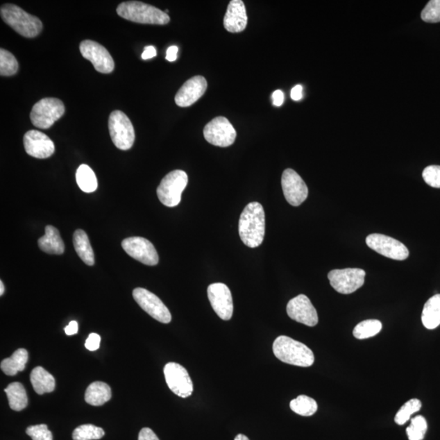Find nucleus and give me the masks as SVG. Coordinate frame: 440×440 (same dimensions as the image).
Wrapping results in <instances>:
<instances>
[{"mask_svg": "<svg viewBox=\"0 0 440 440\" xmlns=\"http://www.w3.org/2000/svg\"><path fill=\"white\" fill-rule=\"evenodd\" d=\"M421 19L428 23L440 22V0H432L421 14Z\"/></svg>", "mask_w": 440, "mask_h": 440, "instance_id": "35", "label": "nucleus"}, {"mask_svg": "<svg viewBox=\"0 0 440 440\" xmlns=\"http://www.w3.org/2000/svg\"><path fill=\"white\" fill-rule=\"evenodd\" d=\"M24 146L26 152L30 156L36 158L44 159L53 155L55 152V144L48 135L31 130L24 135Z\"/></svg>", "mask_w": 440, "mask_h": 440, "instance_id": "18", "label": "nucleus"}, {"mask_svg": "<svg viewBox=\"0 0 440 440\" xmlns=\"http://www.w3.org/2000/svg\"><path fill=\"white\" fill-rule=\"evenodd\" d=\"M18 62L15 57L6 49L0 50V76H12L18 71Z\"/></svg>", "mask_w": 440, "mask_h": 440, "instance_id": "32", "label": "nucleus"}, {"mask_svg": "<svg viewBox=\"0 0 440 440\" xmlns=\"http://www.w3.org/2000/svg\"><path fill=\"white\" fill-rule=\"evenodd\" d=\"M289 407L294 413L303 416L315 414L318 409L316 400L307 396H298L290 402Z\"/></svg>", "mask_w": 440, "mask_h": 440, "instance_id": "29", "label": "nucleus"}, {"mask_svg": "<svg viewBox=\"0 0 440 440\" xmlns=\"http://www.w3.org/2000/svg\"><path fill=\"white\" fill-rule=\"evenodd\" d=\"M382 325L378 320H366L359 323L355 327L353 335L355 339H365L371 338L380 333Z\"/></svg>", "mask_w": 440, "mask_h": 440, "instance_id": "30", "label": "nucleus"}, {"mask_svg": "<svg viewBox=\"0 0 440 440\" xmlns=\"http://www.w3.org/2000/svg\"><path fill=\"white\" fill-rule=\"evenodd\" d=\"M29 359V354L26 349L20 348L11 357L4 359L0 364L2 371L8 376H15L18 372L24 371Z\"/></svg>", "mask_w": 440, "mask_h": 440, "instance_id": "25", "label": "nucleus"}, {"mask_svg": "<svg viewBox=\"0 0 440 440\" xmlns=\"http://www.w3.org/2000/svg\"><path fill=\"white\" fill-rule=\"evenodd\" d=\"M421 408V402L418 399H412L403 405L396 415L395 421L398 425H405L411 416Z\"/></svg>", "mask_w": 440, "mask_h": 440, "instance_id": "34", "label": "nucleus"}, {"mask_svg": "<svg viewBox=\"0 0 440 440\" xmlns=\"http://www.w3.org/2000/svg\"><path fill=\"white\" fill-rule=\"evenodd\" d=\"M428 430V423L423 416L411 419V424L406 430L409 440H423Z\"/></svg>", "mask_w": 440, "mask_h": 440, "instance_id": "33", "label": "nucleus"}, {"mask_svg": "<svg viewBox=\"0 0 440 440\" xmlns=\"http://www.w3.org/2000/svg\"><path fill=\"white\" fill-rule=\"evenodd\" d=\"M6 391L9 406L14 411H22L28 405V396L25 387L20 382L9 384Z\"/></svg>", "mask_w": 440, "mask_h": 440, "instance_id": "27", "label": "nucleus"}, {"mask_svg": "<svg viewBox=\"0 0 440 440\" xmlns=\"http://www.w3.org/2000/svg\"><path fill=\"white\" fill-rule=\"evenodd\" d=\"M26 434L32 440H53V434L49 430L48 425L40 424L31 425L26 429Z\"/></svg>", "mask_w": 440, "mask_h": 440, "instance_id": "36", "label": "nucleus"}, {"mask_svg": "<svg viewBox=\"0 0 440 440\" xmlns=\"http://www.w3.org/2000/svg\"><path fill=\"white\" fill-rule=\"evenodd\" d=\"M105 432L94 425L85 424L79 425L73 432L74 440H97L104 437Z\"/></svg>", "mask_w": 440, "mask_h": 440, "instance_id": "31", "label": "nucleus"}, {"mask_svg": "<svg viewBox=\"0 0 440 440\" xmlns=\"http://www.w3.org/2000/svg\"><path fill=\"white\" fill-rule=\"evenodd\" d=\"M112 397L111 388L108 384L95 382L87 388L85 400L92 406L105 405Z\"/></svg>", "mask_w": 440, "mask_h": 440, "instance_id": "24", "label": "nucleus"}, {"mask_svg": "<svg viewBox=\"0 0 440 440\" xmlns=\"http://www.w3.org/2000/svg\"><path fill=\"white\" fill-rule=\"evenodd\" d=\"M189 177L181 170L173 171L163 178L158 187V199L167 208H175L181 201V195L188 185Z\"/></svg>", "mask_w": 440, "mask_h": 440, "instance_id": "5", "label": "nucleus"}, {"mask_svg": "<svg viewBox=\"0 0 440 440\" xmlns=\"http://www.w3.org/2000/svg\"><path fill=\"white\" fill-rule=\"evenodd\" d=\"M65 114L63 102L58 98H44L33 106L31 119L40 129H49Z\"/></svg>", "mask_w": 440, "mask_h": 440, "instance_id": "6", "label": "nucleus"}, {"mask_svg": "<svg viewBox=\"0 0 440 440\" xmlns=\"http://www.w3.org/2000/svg\"><path fill=\"white\" fill-rule=\"evenodd\" d=\"M117 13L126 20L140 23V24L167 25L170 22V17L151 4L139 1H128L119 4Z\"/></svg>", "mask_w": 440, "mask_h": 440, "instance_id": "4", "label": "nucleus"}, {"mask_svg": "<svg viewBox=\"0 0 440 440\" xmlns=\"http://www.w3.org/2000/svg\"><path fill=\"white\" fill-rule=\"evenodd\" d=\"M366 244L378 254L391 260H405L409 255L408 248L403 243L383 234H371L366 237Z\"/></svg>", "mask_w": 440, "mask_h": 440, "instance_id": "10", "label": "nucleus"}, {"mask_svg": "<svg viewBox=\"0 0 440 440\" xmlns=\"http://www.w3.org/2000/svg\"><path fill=\"white\" fill-rule=\"evenodd\" d=\"M178 46H171L167 51L166 59L168 62H173L177 59Z\"/></svg>", "mask_w": 440, "mask_h": 440, "instance_id": "43", "label": "nucleus"}, {"mask_svg": "<svg viewBox=\"0 0 440 440\" xmlns=\"http://www.w3.org/2000/svg\"><path fill=\"white\" fill-rule=\"evenodd\" d=\"M156 56H157L156 49L154 48V46H149L144 49L142 58L143 60H149V59L155 58Z\"/></svg>", "mask_w": 440, "mask_h": 440, "instance_id": "41", "label": "nucleus"}, {"mask_svg": "<svg viewBox=\"0 0 440 440\" xmlns=\"http://www.w3.org/2000/svg\"><path fill=\"white\" fill-rule=\"evenodd\" d=\"M285 100V95L282 91L277 90L273 92V105L277 107L282 106Z\"/></svg>", "mask_w": 440, "mask_h": 440, "instance_id": "40", "label": "nucleus"}, {"mask_svg": "<svg viewBox=\"0 0 440 440\" xmlns=\"http://www.w3.org/2000/svg\"><path fill=\"white\" fill-rule=\"evenodd\" d=\"M287 311L292 320L307 326H315L319 321L316 308L304 294L292 298L287 304Z\"/></svg>", "mask_w": 440, "mask_h": 440, "instance_id": "17", "label": "nucleus"}, {"mask_svg": "<svg viewBox=\"0 0 440 440\" xmlns=\"http://www.w3.org/2000/svg\"><path fill=\"white\" fill-rule=\"evenodd\" d=\"M121 246L126 254L148 266H155L158 264L159 257L155 247L145 238L134 237L126 238L121 242Z\"/></svg>", "mask_w": 440, "mask_h": 440, "instance_id": "14", "label": "nucleus"}, {"mask_svg": "<svg viewBox=\"0 0 440 440\" xmlns=\"http://www.w3.org/2000/svg\"><path fill=\"white\" fill-rule=\"evenodd\" d=\"M234 440H250L249 438H248L247 437H246V435L242 434H237L235 439Z\"/></svg>", "mask_w": 440, "mask_h": 440, "instance_id": "45", "label": "nucleus"}, {"mask_svg": "<svg viewBox=\"0 0 440 440\" xmlns=\"http://www.w3.org/2000/svg\"><path fill=\"white\" fill-rule=\"evenodd\" d=\"M138 440H159V439L151 429L143 428L139 432Z\"/></svg>", "mask_w": 440, "mask_h": 440, "instance_id": "39", "label": "nucleus"}, {"mask_svg": "<svg viewBox=\"0 0 440 440\" xmlns=\"http://www.w3.org/2000/svg\"><path fill=\"white\" fill-rule=\"evenodd\" d=\"M164 375L171 391L181 398H188L194 392V384L188 371L182 365L170 362L164 367Z\"/></svg>", "mask_w": 440, "mask_h": 440, "instance_id": "11", "label": "nucleus"}, {"mask_svg": "<svg viewBox=\"0 0 440 440\" xmlns=\"http://www.w3.org/2000/svg\"><path fill=\"white\" fill-rule=\"evenodd\" d=\"M290 96L294 101H301L303 98V87L301 85L294 87L290 92Z\"/></svg>", "mask_w": 440, "mask_h": 440, "instance_id": "42", "label": "nucleus"}, {"mask_svg": "<svg viewBox=\"0 0 440 440\" xmlns=\"http://www.w3.org/2000/svg\"><path fill=\"white\" fill-rule=\"evenodd\" d=\"M204 137L210 144L219 147L230 146L237 137V132L233 126L224 117H217L205 125Z\"/></svg>", "mask_w": 440, "mask_h": 440, "instance_id": "9", "label": "nucleus"}, {"mask_svg": "<svg viewBox=\"0 0 440 440\" xmlns=\"http://www.w3.org/2000/svg\"><path fill=\"white\" fill-rule=\"evenodd\" d=\"M77 184L84 193L91 194L97 189L98 182L94 171L90 167L83 164L76 172Z\"/></svg>", "mask_w": 440, "mask_h": 440, "instance_id": "28", "label": "nucleus"}, {"mask_svg": "<svg viewBox=\"0 0 440 440\" xmlns=\"http://www.w3.org/2000/svg\"><path fill=\"white\" fill-rule=\"evenodd\" d=\"M78 323L76 321H73L65 328V334L67 335H74L78 333Z\"/></svg>", "mask_w": 440, "mask_h": 440, "instance_id": "44", "label": "nucleus"}, {"mask_svg": "<svg viewBox=\"0 0 440 440\" xmlns=\"http://www.w3.org/2000/svg\"><path fill=\"white\" fill-rule=\"evenodd\" d=\"M109 130L112 142L121 151H128L133 146L135 135L134 126L124 112H112L109 119Z\"/></svg>", "mask_w": 440, "mask_h": 440, "instance_id": "7", "label": "nucleus"}, {"mask_svg": "<svg viewBox=\"0 0 440 440\" xmlns=\"http://www.w3.org/2000/svg\"><path fill=\"white\" fill-rule=\"evenodd\" d=\"M423 180L432 188L440 189V166L433 165L425 168Z\"/></svg>", "mask_w": 440, "mask_h": 440, "instance_id": "37", "label": "nucleus"}, {"mask_svg": "<svg viewBox=\"0 0 440 440\" xmlns=\"http://www.w3.org/2000/svg\"><path fill=\"white\" fill-rule=\"evenodd\" d=\"M135 301L145 312L163 324L171 321V314L168 308L155 294L144 288H137L133 293Z\"/></svg>", "mask_w": 440, "mask_h": 440, "instance_id": "12", "label": "nucleus"}, {"mask_svg": "<svg viewBox=\"0 0 440 440\" xmlns=\"http://www.w3.org/2000/svg\"><path fill=\"white\" fill-rule=\"evenodd\" d=\"M247 22L245 3L242 0H232L224 16V28L228 32L240 33L246 29Z\"/></svg>", "mask_w": 440, "mask_h": 440, "instance_id": "20", "label": "nucleus"}, {"mask_svg": "<svg viewBox=\"0 0 440 440\" xmlns=\"http://www.w3.org/2000/svg\"><path fill=\"white\" fill-rule=\"evenodd\" d=\"M365 275L360 269H335L330 271L328 278L337 292L350 294L363 287Z\"/></svg>", "mask_w": 440, "mask_h": 440, "instance_id": "8", "label": "nucleus"}, {"mask_svg": "<svg viewBox=\"0 0 440 440\" xmlns=\"http://www.w3.org/2000/svg\"><path fill=\"white\" fill-rule=\"evenodd\" d=\"M79 49L83 57L92 63L96 71L102 74L114 71L115 60L104 46L95 41L84 40Z\"/></svg>", "mask_w": 440, "mask_h": 440, "instance_id": "13", "label": "nucleus"}, {"mask_svg": "<svg viewBox=\"0 0 440 440\" xmlns=\"http://www.w3.org/2000/svg\"><path fill=\"white\" fill-rule=\"evenodd\" d=\"M282 186L285 199L293 207H298L307 198V186L301 176L293 169H287L283 172Z\"/></svg>", "mask_w": 440, "mask_h": 440, "instance_id": "16", "label": "nucleus"}, {"mask_svg": "<svg viewBox=\"0 0 440 440\" xmlns=\"http://www.w3.org/2000/svg\"><path fill=\"white\" fill-rule=\"evenodd\" d=\"M39 246L42 251L49 255H62L65 245L58 228L48 226L45 228V235L40 238Z\"/></svg>", "mask_w": 440, "mask_h": 440, "instance_id": "21", "label": "nucleus"}, {"mask_svg": "<svg viewBox=\"0 0 440 440\" xmlns=\"http://www.w3.org/2000/svg\"><path fill=\"white\" fill-rule=\"evenodd\" d=\"M0 14L6 24L26 38H35L43 30V23L40 18L31 15L15 4H3Z\"/></svg>", "mask_w": 440, "mask_h": 440, "instance_id": "3", "label": "nucleus"}, {"mask_svg": "<svg viewBox=\"0 0 440 440\" xmlns=\"http://www.w3.org/2000/svg\"><path fill=\"white\" fill-rule=\"evenodd\" d=\"M208 298L214 311L223 321H229L233 314V301L230 289L226 284L214 283L208 289Z\"/></svg>", "mask_w": 440, "mask_h": 440, "instance_id": "15", "label": "nucleus"}, {"mask_svg": "<svg viewBox=\"0 0 440 440\" xmlns=\"http://www.w3.org/2000/svg\"><path fill=\"white\" fill-rule=\"evenodd\" d=\"M421 321L428 330H434L440 325V294H435L425 303Z\"/></svg>", "mask_w": 440, "mask_h": 440, "instance_id": "26", "label": "nucleus"}, {"mask_svg": "<svg viewBox=\"0 0 440 440\" xmlns=\"http://www.w3.org/2000/svg\"><path fill=\"white\" fill-rule=\"evenodd\" d=\"M73 242L74 250L77 252L79 258L88 266L94 265V252H93L87 233L82 230V229H78V230L74 233Z\"/></svg>", "mask_w": 440, "mask_h": 440, "instance_id": "23", "label": "nucleus"}, {"mask_svg": "<svg viewBox=\"0 0 440 440\" xmlns=\"http://www.w3.org/2000/svg\"><path fill=\"white\" fill-rule=\"evenodd\" d=\"M208 88V82L203 76H195L184 83L178 91L175 98L176 105L189 107L198 101L204 95Z\"/></svg>", "mask_w": 440, "mask_h": 440, "instance_id": "19", "label": "nucleus"}, {"mask_svg": "<svg viewBox=\"0 0 440 440\" xmlns=\"http://www.w3.org/2000/svg\"><path fill=\"white\" fill-rule=\"evenodd\" d=\"M101 340V339L99 335L95 333L91 334L86 340V348L91 350V352H95V350L100 348Z\"/></svg>", "mask_w": 440, "mask_h": 440, "instance_id": "38", "label": "nucleus"}, {"mask_svg": "<svg viewBox=\"0 0 440 440\" xmlns=\"http://www.w3.org/2000/svg\"><path fill=\"white\" fill-rule=\"evenodd\" d=\"M31 382L37 394L44 395L55 390V378L43 367H36L31 373Z\"/></svg>", "mask_w": 440, "mask_h": 440, "instance_id": "22", "label": "nucleus"}, {"mask_svg": "<svg viewBox=\"0 0 440 440\" xmlns=\"http://www.w3.org/2000/svg\"><path fill=\"white\" fill-rule=\"evenodd\" d=\"M273 353L280 362L299 367H310L315 362L314 354L305 344L287 336L276 339Z\"/></svg>", "mask_w": 440, "mask_h": 440, "instance_id": "2", "label": "nucleus"}, {"mask_svg": "<svg viewBox=\"0 0 440 440\" xmlns=\"http://www.w3.org/2000/svg\"><path fill=\"white\" fill-rule=\"evenodd\" d=\"M238 231L242 241L251 248L260 246L265 236V212L260 203L254 201L243 210Z\"/></svg>", "mask_w": 440, "mask_h": 440, "instance_id": "1", "label": "nucleus"}, {"mask_svg": "<svg viewBox=\"0 0 440 440\" xmlns=\"http://www.w3.org/2000/svg\"><path fill=\"white\" fill-rule=\"evenodd\" d=\"M3 293H4V285L1 280V282H0V296H2Z\"/></svg>", "mask_w": 440, "mask_h": 440, "instance_id": "46", "label": "nucleus"}]
</instances>
